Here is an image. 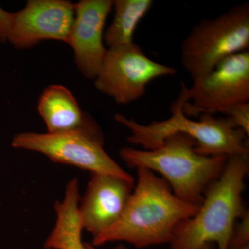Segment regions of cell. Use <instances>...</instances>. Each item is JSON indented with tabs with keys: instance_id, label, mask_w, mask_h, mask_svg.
Here are the masks:
<instances>
[{
	"instance_id": "cell-9",
	"label": "cell",
	"mask_w": 249,
	"mask_h": 249,
	"mask_svg": "<svg viewBox=\"0 0 249 249\" xmlns=\"http://www.w3.org/2000/svg\"><path fill=\"white\" fill-rule=\"evenodd\" d=\"M76 16L75 4L65 0H29L13 13L7 42L17 49L34 47L43 40L67 43Z\"/></svg>"
},
{
	"instance_id": "cell-17",
	"label": "cell",
	"mask_w": 249,
	"mask_h": 249,
	"mask_svg": "<svg viewBox=\"0 0 249 249\" xmlns=\"http://www.w3.org/2000/svg\"><path fill=\"white\" fill-rule=\"evenodd\" d=\"M13 20V13L8 12L0 6V42H7Z\"/></svg>"
},
{
	"instance_id": "cell-19",
	"label": "cell",
	"mask_w": 249,
	"mask_h": 249,
	"mask_svg": "<svg viewBox=\"0 0 249 249\" xmlns=\"http://www.w3.org/2000/svg\"><path fill=\"white\" fill-rule=\"evenodd\" d=\"M230 249H249V245L240 246V247H234Z\"/></svg>"
},
{
	"instance_id": "cell-16",
	"label": "cell",
	"mask_w": 249,
	"mask_h": 249,
	"mask_svg": "<svg viewBox=\"0 0 249 249\" xmlns=\"http://www.w3.org/2000/svg\"><path fill=\"white\" fill-rule=\"evenodd\" d=\"M242 221L234 228L230 249L240 246L249 245V214L246 211L242 217Z\"/></svg>"
},
{
	"instance_id": "cell-6",
	"label": "cell",
	"mask_w": 249,
	"mask_h": 249,
	"mask_svg": "<svg viewBox=\"0 0 249 249\" xmlns=\"http://www.w3.org/2000/svg\"><path fill=\"white\" fill-rule=\"evenodd\" d=\"M97 123L62 133L22 132L15 136L12 146L42 154L55 163L73 165L91 174L112 175L134 182V178L108 155Z\"/></svg>"
},
{
	"instance_id": "cell-5",
	"label": "cell",
	"mask_w": 249,
	"mask_h": 249,
	"mask_svg": "<svg viewBox=\"0 0 249 249\" xmlns=\"http://www.w3.org/2000/svg\"><path fill=\"white\" fill-rule=\"evenodd\" d=\"M249 47V4L245 2L192 28L181 44V65L194 82Z\"/></svg>"
},
{
	"instance_id": "cell-14",
	"label": "cell",
	"mask_w": 249,
	"mask_h": 249,
	"mask_svg": "<svg viewBox=\"0 0 249 249\" xmlns=\"http://www.w3.org/2000/svg\"><path fill=\"white\" fill-rule=\"evenodd\" d=\"M153 4L152 0H113L114 18L104 33L107 48L133 43L134 34L139 22Z\"/></svg>"
},
{
	"instance_id": "cell-2",
	"label": "cell",
	"mask_w": 249,
	"mask_h": 249,
	"mask_svg": "<svg viewBox=\"0 0 249 249\" xmlns=\"http://www.w3.org/2000/svg\"><path fill=\"white\" fill-rule=\"evenodd\" d=\"M249 168V156L228 157L220 176L208 186L196 213L178 225L171 249H200L215 243L230 249L236 221L245 213L242 193Z\"/></svg>"
},
{
	"instance_id": "cell-13",
	"label": "cell",
	"mask_w": 249,
	"mask_h": 249,
	"mask_svg": "<svg viewBox=\"0 0 249 249\" xmlns=\"http://www.w3.org/2000/svg\"><path fill=\"white\" fill-rule=\"evenodd\" d=\"M80 200L79 183L74 178L66 186L65 197L55 204L56 220L45 240V249H85L82 241L83 229L78 211Z\"/></svg>"
},
{
	"instance_id": "cell-11",
	"label": "cell",
	"mask_w": 249,
	"mask_h": 249,
	"mask_svg": "<svg viewBox=\"0 0 249 249\" xmlns=\"http://www.w3.org/2000/svg\"><path fill=\"white\" fill-rule=\"evenodd\" d=\"M134 182L109 175L91 174L78 211L83 230L96 237L120 219Z\"/></svg>"
},
{
	"instance_id": "cell-10",
	"label": "cell",
	"mask_w": 249,
	"mask_h": 249,
	"mask_svg": "<svg viewBox=\"0 0 249 249\" xmlns=\"http://www.w3.org/2000/svg\"><path fill=\"white\" fill-rule=\"evenodd\" d=\"M75 9L76 16L67 44L73 49L80 73L93 80L107 53L104 28L113 9V0H81L75 4Z\"/></svg>"
},
{
	"instance_id": "cell-3",
	"label": "cell",
	"mask_w": 249,
	"mask_h": 249,
	"mask_svg": "<svg viewBox=\"0 0 249 249\" xmlns=\"http://www.w3.org/2000/svg\"><path fill=\"white\" fill-rule=\"evenodd\" d=\"M196 146L194 139L178 133L168 137L157 148L124 147L119 155L131 168L160 173L178 199L199 206L205 191L220 176L229 157L202 155L196 151Z\"/></svg>"
},
{
	"instance_id": "cell-12",
	"label": "cell",
	"mask_w": 249,
	"mask_h": 249,
	"mask_svg": "<svg viewBox=\"0 0 249 249\" xmlns=\"http://www.w3.org/2000/svg\"><path fill=\"white\" fill-rule=\"evenodd\" d=\"M37 110L49 133L76 130L96 122L82 111L71 91L63 85L47 87L39 98Z\"/></svg>"
},
{
	"instance_id": "cell-8",
	"label": "cell",
	"mask_w": 249,
	"mask_h": 249,
	"mask_svg": "<svg viewBox=\"0 0 249 249\" xmlns=\"http://www.w3.org/2000/svg\"><path fill=\"white\" fill-rule=\"evenodd\" d=\"M193 83L191 88L181 84L187 101L183 112L188 117L226 114L236 105L249 102V51L229 57Z\"/></svg>"
},
{
	"instance_id": "cell-20",
	"label": "cell",
	"mask_w": 249,
	"mask_h": 249,
	"mask_svg": "<svg viewBox=\"0 0 249 249\" xmlns=\"http://www.w3.org/2000/svg\"><path fill=\"white\" fill-rule=\"evenodd\" d=\"M200 249H211V245H206L203 246Z\"/></svg>"
},
{
	"instance_id": "cell-4",
	"label": "cell",
	"mask_w": 249,
	"mask_h": 249,
	"mask_svg": "<svg viewBox=\"0 0 249 249\" xmlns=\"http://www.w3.org/2000/svg\"><path fill=\"white\" fill-rule=\"evenodd\" d=\"M186 103L181 91L170 107L171 116L150 124H139L121 114H116L114 119L130 131L127 142L142 146L143 150L157 148L168 137L181 133L196 141V151L201 155L249 156V136L236 127L229 118L202 114L199 120H193L183 112V106Z\"/></svg>"
},
{
	"instance_id": "cell-15",
	"label": "cell",
	"mask_w": 249,
	"mask_h": 249,
	"mask_svg": "<svg viewBox=\"0 0 249 249\" xmlns=\"http://www.w3.org/2000/svg\"><path fill=\"white\" fill-rule=\"evenodd\" d=\"M225 115L236 127L249 135V102L236 105L231 108Z\"/></svg>"
},
{
	"instance_id": "cell-7",
	"label": "cell",
	"mask_w": 249,
	"mask_h": 249,
	"mask_svg": "<svg viewBox=\"0 0 249 249\" xmlns=\"http://www.w3.org/2000/svg\"><path fill=\"white\" fill-rule=\"evenodd\" d=\"M176 73V69L151 60L133 42L107 48L93 81L100 92L126 105L142 98L152 80Z\"/></svg>"
},
{
	"instance_id": "cell-18",
	"label": "cell",
	"mask_w": 249,
	"mask_h": 249,
	"mask_svg": "<svg viewBox=\"0 0 249 249\" xmlns=\"http://www.w3.org/2000/svg\"><path fill=\"white\" fill-rule=\"evenodd\" d=\"M85 249H98L97 247H93L91 243H89V242H84ZM112 249H127L125 247L124 245H119L117 247H115V248Z\"/></svg>"
},
{
	"instance_id": "cell-1",
	"label": "cell",
	"mask_w": 249,
	"mask_h": 249,
	"mask_svg": "<svg viewBox=\"0 0 249 249\" xmlns=\"http://www.w3.org/2000/svg\"><path fill=\"white\" fill-rule=\"evenodd\" d=\"M137 170V185L124 213L112 227L93 237V247L124 242L142 249L170 243L178 225L199 209L178 199L164 178L152 170Z\"/></svg>"
}]
</instances>
